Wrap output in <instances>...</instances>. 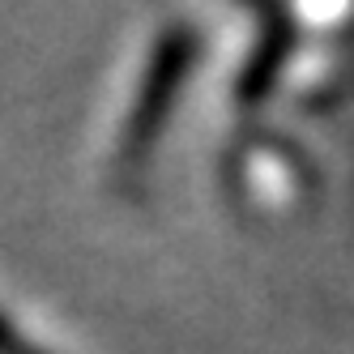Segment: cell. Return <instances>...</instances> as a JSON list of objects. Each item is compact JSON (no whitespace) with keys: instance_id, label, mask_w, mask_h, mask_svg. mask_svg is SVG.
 Masks as SVG:
<instances>
[{"instance_id":"3957f363","label":"cell","mask_w":354,"mask_h":354,"mask_svg":"<svg viewBox=\"0 0 354 354\" xmlns=\"http://www.w3.org/2000/svg\"><path fill=\"white\" fill-rule=\"evenodd\" d=\"M0 354H43V350H35V346L21 337L5 316H0Z\"/></svg>"},{"instance_id":"6da1fadb","label":"cell","mask_w":354,"mask_h":354,"mask_svg":"<svg viewBox=\"0 0 354 354\" xmlns=\"http://www.w3.org/2000/svg\"><path fill=\"white\" fill-rule=\"evenodd\" d=\"M192 56H196V35L188 26H171L158 39L154 56H149V68H145V82L137 90L133 115H129V124H124L120 154H124V162H129V167L141 162L149 149H154L162 124H167V115L175 107V94H180L188 68H192Z\"/></svg>"},{"instance_id":"7a4b0ae2","label":"cell","mask_w":354,"mask_h":354,"mask_svg":"<svg viewBox=\"0 0 354 354\" xmlns=\"http://www.w3.org/2000/svg\"><path fill=\"white\" fill-rule=\"evenodd\" d=\"M269 17V30L261 35V47L248 56V68H243V77H239V103H261V98L269 94L273 77H277V68H282L286 52L295 47V30H290V21L282 13H265Z\"/></svg>"}]
</instances>
